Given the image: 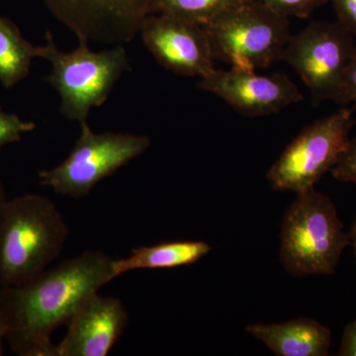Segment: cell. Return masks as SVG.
Masks as SVG:
<instances>
[{
    "mask_svg": "<svg viewBox=\"0 0 356 356\" xmlns=\"http://www.w3.org/2000/svg\"><path fill=\"white\" fill-rule=\"evenodd\" d=\"M245 331L277 356H327L332 343L331 330L309 318L248 325Z\"/></svg>",
    "mask_w": 356,
    "mask_h": 356,
    "instance_id": "obj_13",
    "label": "cell"
},
{
    "mask_svg": "<svg viewBox=\"0 0 356 356\" xmlns=\"http://www.w3.org/2000/svg\"><path fill=\"white\" fill-rule=\"evenodd\" d=\"M350 240V245L353 248V252H355L356 259V217L353 220V225H351L350 232L348 233Z\"/></svg>",
    "mask_w": 356,
    "mask_h": 356,
    "instance_id": "obj_24",
    "label": "cell"
},
{
    "mask_svg": "<svg viewBox=\"0 0 356 356\" xmlns=\"http://www.w3.org/2000/svg\"><path fill=\"white\" fill-rule=\"evenodd\" d=\"M113 259L86 250L46 269L19 286L0 289V318L15 355L57 356L51 334L67 325L84 302L113 280Z\"/></svg>",
    "mask_w": 356,
    "mask_h": 356,
    "instance_id": "obj_1",
    "label": "cell"
},
{
    "mask_svg": "<svg viewBox=\"0 0 356 356\" xmlns=\"http://www.w3.org/2000/svg\"><path fill=\"white\" fill-rule=\"evenodd\" d=\"M6 339V327L0 318V356L3 355V341Z\"/></svg>",
    "mask_w": 356,
    "mask_h": 356,
    "instance_id": "obj_25",
    "label": "cell"
},
{
    "mask_svg": "<svg viewBox=\"0 0 356 356\" xmlns=\"http://www.w3.org/2000/svg\"><path fill=\"white\" fill-rule=\"evenodd\" d=\"M39 58V47L24 39L17 26L0 16V83L11 88L29 74L32 62Z\"/></svg>",
    "mask_w": 356,
    "mask_h": 356,
    "instance_id": "obj_15",
    "label": "cell"
},
{
    "mask_svg": "<svg viewBox=\"0 0 356 356\" xmlns=\"http://www.w3.org/2000/svg\"><path fill=\"white\" fill-rule=\"evenodd\" d=\"M337 21L356 38V0H330Z\"/></svg>",
    "mask_w": 356,
    "mask_h": 356,
    "instance_id": "obj_20",
    "label": "cell"
},
{
    "mask_svg": "<svg viewBox=\"0 0 356 356\" xmlns=\"http://www.w3.org/2000/svg\"><path fill=\"white\" fill-rule=\"evenodd\" d=\"M39 58L51 64L47 81L60 95V113L79 123L88 121L91 109L106 102L115 84L131 69L124 44L95 51L88 42L79 41L76 50L65 53L50 31L46 44L39 46Z\"/></svg>",
    "mask_w": 356,
    "mask_h": 356,
    "instance_id": "obj_4",
    "label": "cell"
},
{
    "mask_svg": "<svg viewBox=\"0 0 356 356\" xmlns=\"http://www.w3.org/2000/svg\"><path fill=\"white\" fill-rule=\"evenodd\" d=\"M355 124L353 109L343 107L307 126L269 168L274 191L300 194L315 188L341 158Z\"/></svg>",
    "mask_w": 356,
    "mask_h": 356,
    "instance_id": "obj_7",
    "label": "cell"
},
{
    "mask_svg": "<svg viewBox=\"0 0 356 356\" xmlns=\"http://www.w3.org/2000/svg\"><path fill=\"white\" fill-rule=\"evenodd\" d=\"M79 41L125 44L139 34L154 0H43Z\"/></svg>",
    "mask_w": 356,
    "mask_h": 356,
    "instance_id": "obj_9",
    "label": "cell"
},
{
    "mask_svg": "<svg viewBox=\"0 0 356 356\" xmlns=\"http://www.w3.org/2000/svg\"><path fill=\"white\" fill-rule=\"evenodd\" d=\"M7 202H8V199H7L3 184H2L1 180H0V224H1L2 218H3L4 211H6Z\"/></svg>",
    "mask_w": 356,
    "mask_h": 356,
    "instance_id": "obj_23",
    "label": "cell"
},
{
    "mask_svg": "<svg viewBox=\"0 0 356 356\" xmlns=\"http://www.w3.org/2000/svg\"><path fill=\"white\" fill-rule=\"evenodd\" d=\"M128 321L127 308L120 299L96 293L70 318L57 356L108 355Z\"/></svg>",
    "mask_w": 356,
    "mask_h": 356,
    "instance_id": "obj_12",
    "label": "cell"
},
{
    "mask_svg": "<svg viewBox=\"0 0 356 356\" xmlns=\"http://www.w3.org/2000/svg\"><path fill=\"white\" fill-rule=\"evenodd\" d=\"M355 49V37L337 21H320L291 35L280 60L310 89L314 106L327 100L341 104L344 74Z\"/></svg>",
    "mask_w": 356,
    "mask_h": 356,
    "instance_id": "obj_8",
    "label": "cell"
},
{
    "mask_svg": "<svg viewBox=\"0 0 356 356\" xmlns=\"http://www.w3.org/2000/svg\"><path fill=\"white\" fill-rule=\"evenodd\" d=\"M341 104H353L356 107V49L344 74Z\"/></svg>",
    "mask_w": 356,
    "mask_h": 356,
    "instance_id": "obj_21",
    "label": "cell"
},
{
    "mask_svg": "<svg viewBox=\"0 0 356 356\" xmlns=\"http://www.w3.org/2000/svg\"><path fill=\"white\" fill-rule=\"evenodd\" d=\"M332 199L315 188L297 194L281 225L280 261L297 277L331 275L350 247Z\"/></svg>",
    "mask_w": 356,
    "mask_h": 356,
    "instance_id": "obj_3",
    "label": "cell"
},
{
    "mask_svg": "<svg viewBox=\"0 0 356 356\" xmlns=\"http://www.w3.org/2000/svg\"><path fill=\"white\" fill-rule=\"evenodd\" d=\"M50 198L25 194L8 200L0 224V285L19 286L44 273L69 236Z\"/></svg>",
    "mask_w": 356,
    "mask_h": 356,
    "instance_id": "obj_2",
    "label": "cell"
},
{
    "mask_svg": "<svg viewBox=\"0 0 356 356\" xmlns=\"http://www.w3.org/2000/svg\"><path fill=\"white\" fill-rule=\"evenodd\" d=\"M252 0H154L151 14L206 25L234 7Z\"/></svg>",
    "mask_w": 356,
    "mask_h": 356,
    "instance_id": "obj_16",
    "label": "cell"
},
{
    "mask_svg": "<svg viewBox=\"0 0 356 356\" xmlns=\"http://www.w3.org/2000/svg\"><path fill=\"white\" fill-rule=\"evenodd\" d=\"M139 34L156 62L173 74L203 77L215 70L204 25L149 14L143 21Z\"/></svg>",
    "mask_w": 356,
    "mask_h": 356,
    "instance_id": "obj_10",
    "label": "cell"
},
{
    "mask_svg": "<svg viewBox=\"0 0 356 356\" xmlns=\"http://www.w3.org/2000/svg\"><path fill=\"white\" fill-rule=\"evenodd\" d=\"M204 27L215 60L254 72L280 60L291 36L289 18L255 1L234 7Z\"/></svg>",
    "mask_w": 356,
    "mask_h": 356,
    "instance_id": "obj_5",
    "label": "cell"
},
{
    "mask_svg": "<svg viewBox=\"0 0 356 356\" xmlns=\"http://www.w3.org/2000/svg\"><path fill=\"white\" fill-rule=\"evenodd\" d=\"M331 172L339 181L356 184V136L348 140Z\"/></svg>",
    "mask_w": 356,
    "mask_h": 356,
    "instance_id": "obj_19",
    "label": "cell"
},
{
    "mask_svg": "<svg viewBox=\"0 0 356 356\" xmlns=\"http://www.w3.org/2000/svg\"><path fill=\"white\" fill-rule=\"evenodd\" d=\"M209 243L203 241H175L133 248L126 259H113L112 277L137 269H165L191 266L211 252Z\"/></svg>",
    "mask_w": 356,
    "mask_h": 356,
    "instance_id": "obj_14",
    "label": "cell"
},
{
    "mask_svg": "<svg viewBox=\"0 0 356 356\" xmlns=\"http://www.w3.org/2000/svg\"><path fill=\"white\" fill-rule=\"evenodd\" d=\"M35 129L34 122L22 120L17 115L7 113L0 107V152L6 145L19 142L22 135Z\"/></svg>",
    "mask_w": 356,
    "mask_h": 356,
    "instance_id": "obj_18",
    "label": "cell"
},
{
    "mask_svg": "<svg viewBox=\"0 0 356 356\" xmlns=\"http://www.w3.org/2000/svg\"><path fill=\"white\" fill-rule=\"evenodd\" d=\"M252 1L259 2L284 17L306 19L321 7L329 3L330 0H252Z\"/></svg>",
    "mask_w": 356,
    "mask_h": 356,
    "instance_id": "obj_17",
    "label": "cell"
},
{
    "mask_svg": "<svg viewBox=\"0 0 356 356\" xmlns=\"http://www.w3.org/2000/svg\"><path fill=\"white\" fill-rule=\"evenodd\" d=\"M79 125L81 134L67 158L56 168L39 172L40 184L60 195L86 197L100 181L113 175L151 146L147 136L96 134L88 121Z\"/></svg>",
    "mask_w": 356,
    "mask_h": 356,
    "instance_id": "obj_6",
    "label": "cell"
},
{
    "mask_svg": "<svg viewBox=\"0 0 356 356\" xmlns=\"http://www.w3.org/2000/svg\"><path fill=\"white\" fill-rule=\"evenodd\" d=\"M198 88L219 96L247 117L278 113L303 100L298 86L282 72L261 76L254 70L215 69L200 77Z\"/></svg>",
    "mask_w": 356,
    "mask_h": 356,
    "instance_id": "obj_11",
    "label": "cell"
},
{
    "mask_svg": "<svg viewBox=\"0 0 356 356\" xmlns=\"http://www.w3.org/2000/svg\"><path fill=\"white\" fill-rule=\"evenodd\" d=\"M339 356H356V318L344 327Z\"/></svg>",
    "mask_w": 356,
    "mask_h": 356,
    "instance_id": "obj_22",
    "label": "cell"
}]
</instances>
